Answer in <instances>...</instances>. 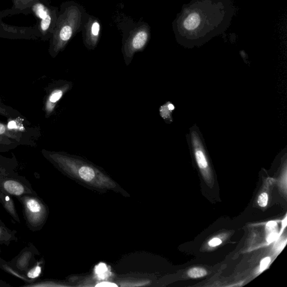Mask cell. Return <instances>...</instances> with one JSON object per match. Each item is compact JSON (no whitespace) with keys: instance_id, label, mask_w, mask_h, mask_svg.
I'll list each match as a JSON object with an SVG mask.
<instances>
[{"instance_id":"8fae6325","label":"cell","mask_w":287,"mask_h":287,"mask_svg":"<svg viewBox=\"0 0 287 287\" xmlns=\"http://www.w3.org/2000/svg\"><path fill=\"white\" fill-rule=\"evenodd\" d=\"M96 274L97 275L99 279H106L109 275V271L105 264L101 263L96 267Z\"/></svg>"},{"instance_id":"e0dca14e","label":"cell","mask_w":287,"mask_h":287,"mask_svg":"<svg viewBox=\"0 0 287 287\" xmlns=\"http://www.w3.org/2000/svg\"><path fill=\"white\" fill-rule=\"evenodd\" d=\"M100 29V25L97 22H95L92 27V34L95 36H98Z\"/></svg>"},{"instance_id":"7a4b0ae2","label":"cell","mask_w":287,"mask_h":287,"mask_svg":"<svg viewBox=\"0 0 287 287\" xmlns=\"http://www.w3.org/2000/svg\"><path fill=\"white\" fill-rule=\"evenodd\" d=\"M52 158L65 172L88 183L109 181L96 167L76 156L55 154Z\"/></svg>"},{"instance_id":"2e32d148","label":"cell","mask_w":287,"mask_h":287,"mask_svg":"<svg viewBox=\"0 0 287 287\" xmlns=\"http://www.w3.org/2000/svg\"><path fill=\"white\" fill-rule=\"evenodd\" d=\"M37 13L42 19L45 18L47 16V14L44 10V7L42 5H39L37 7Z\"/></svg>"},{"instance_id":"d6986e66","label":"cell","mask_w":287,"mask_h":287,"mask_svg":"<svg viewBox=\"0 0 287 287\" xmlns=\"http://www.w3.org/2000/svg\"><path fill=\"white\" fill-rule=\"evenodd\" d=\"M96 287H117V286L115 283H109V282H102L100 283L99 284L96 285Z\"/></svg>"},{"instance_id":"4fadbf2b","label":"cell","mask_w":287,"mask_h":287,"mask_svg":"<svg viewBox=\"0 0 287 287\" xmlns=\"http://www.w3.org/2000/svg\"><path fill=\"white\" fill-rule=\"evenodd\" d=\"M268 196L266 192L262 193L258 199V204L260 207H265L267 206Z\"/></svg>"},{"instance_id":"ba28073f","label":"cell","mask_w":287,"mask_h":287,"mask_svg":"<svg viewBox=\"0 0 287 287\" xmlns=\"http://www.w3.org/2000/svg\"><path fill=\"white\" fill-rule=\"evenodd\" d=\"M43 264V261H39L26 271L24 275L29 281V284L36 281L37 279L40 277L42 274Z\"/></svg>"},{"instance_id":"ac0fdd59","label":"cell","mask_w":287,"mask_h":287,"mask_svg":"<svg viewBox=\"0 0 287 287\" xmlns=\"http://www.w3.org/2000/svg\"><path fill=\"white\" fill-rule=\"evenodd\" d=\"M222 244V241L218 238H214L210 242H209V245L211 247H215Z\"/></svg>"},{"instance_id":"44dd1931","label":"cell","mask_w":287,"mask_h":287,"mask_svg":"<svg viewBox=\"0 0 287 287\" xmlns=\"http://www.w3.org/2000/svg\"><path fill=\"white\" fill-rule=\"evenodd\" d=\"M5 132V127L1 124H0V135Z\"/></svg>"},{"instance_id":"9a60e30c","label":"cell","mask_w":287,"mask_h":287,"mask_svg":"<svg viewBox=\"0 0 287 287\" xmlns=\"http://www.w3.org/2000/svg\"><path fill=\"white\" fill-rule=\"evenodd\" d=\"M270 262V258L269 257H267V258H264L262 260L260 263V271H263L265 269H266L267 267L268 266V265Z\"/></svg>"},{"instance_id":"ffe728a7","label":"cell","mask_w":287,"mask_h":287,"mask_svg":"<svg viewBox=\"0 0 287 287\" xmlns=\"http://www.w3.org/2000/svg\"><path fill=\"white\" fill-rule=\"evenodd\" d=\"M9 128L10 129H15L16 128V123L14 121H11L9 123Z\"/></svg>"},{"instance_id":"52a82bcc","label":"cell","mask_w":287,"mask_h":287,"mask_svg":"<svg viewBox=\"0 0 287 287\" xmlns=\"http://www.w3.org/2000/svg\"><path fill=\"white\" fill-rule=\"evenodd\" d=\"M16 230L7 228L5 225H0V245L9 246L12 241H18Z\"/></svg>"},{"instance_id":"8992f818","label":"cell","mask_w":287,"mask_h":287,"mask_svg":"<svg viewBox=\"0 0 287 287\" xmlns=\"http://www.w3.org/2000/svg\"><path fill=\"white\" fill-rule=\"evenodd\" d=\"M0 203L15 221L20 223V218L17 213L14 200L11 197V195L3 191L1 189H0Z\"/></svg>"},{"instance_id":"9c48e42d","label":"cell","mask_w":287,"mask_h":287,"mask_svg":"<svg viewBox=\"0 0 287 287\" xmlns=\"http://www.w3.org/2000/svg\"><path fill=\"white\" fill-rule=\"evenodd\" d=\"M148 39L147 33L141 31L137 33L133 40V47L135 50H140L142 48Z\"/></svg>"},{"instance_id":"30bf717a","label":"cell","mask_w":287,"mask_h":287,"mask_svg":"<svg viewBox=\"0 0 287 287\" xmlns=\"http://www.w3.org/2000/svg\"><path fill=\"white\" fill-rule=\"evenodd\" d=\"M207 274V272L203 268H194L188 271V275L191 278H199L204 277Z\"/></svg>"},{"instance_id":"7c38bea8","label":"cell","mask_w":287,"mask_h":287,"mask_svg":"<svg viewBox=\"0 0 287 287\" xmlns=\"http://www.w3.org/2000/svg\"><path fill=\"white\" fill-rule=\"evenodd\" d=\"M72 29L70 26L63 27L60 32V38L62 40L66 41L70 39L72 36Z\"/></svg>"},{"instance_id":"3957f363","label":"cell","mask_w":287,"mask_h":287,"mask_svg":"<svg viewBox=\"0 0 287 287\" xmlns=\"http://www.w3.org/2000/svg\"><path fill=\"white\" fill-rule=\"evenodd\" d=\"M23 206L24 217L28 228L36 232L42 229L48 217V207L36 194H25L16 197Z\"/></svg>"},{"instance_id":"277c9868","label":"cell","mask_w":287,"mask_h":287,"mask_svg":"<svg viewBox=\"0 0 287 287\" xmlns=\"http://www.w3.org/2000/svg\"><path fill=\"white\" fill-rule=\"evenodd\" d=\"M0 189L11 196L16 197L37 193L28 181L5 176H0Z\"/></svg>"},{"instance_id":"5bb4252c","label":"cell","mask_w":287,"mask_h":287,"mask_svg":"<svg viewBox=\"0 0 287 287\" xmlns=\"http://www.w3.org/2000/svg\"><path fill=\"white\" fill-rule=\"evenodd\" d=\"M51 17L48 16L44 19H42V22H41V28H42L43 31H46V30L49 28V26L51 23Z\"/></svg>"},{"instance_id":"5b68a950","label":"cell","mask_w":287,"mask_h":287,"mask_svg":"<svg viewBox=\"0 0 287 287\" xmlns=\"http://www.w3.org/2000/svg\"><path fill=\"white\" fill-rule=\"evenodd\" d=\"M37 252V249L32 245L31 247L26 248L17 258L9 263L10 266L19 273L24 275L26 271L36 263L32 262V260L35 259V255Z\"/></svg>"},{"instance_id":"6da1fadb","label":"cell","mask_w":287,"mask_h":287,"mask_svg":"<svg viewBox=\"0 0 287 287\" xmlns=\"http://www.w3.org/2000/svg\"><path fill=\"white\" fill-rule=\"evenodd\" d=\"M234 14L233 0H191L178 18L179 42L188 47L202 45L224 33Z\"/></svg>"},{"instance_id":"7402d4cb","label":"cell","mask_w":287,"mask_h":287,"mask_svg":"<svg viewBox=\"0 0 287 287\" xmlns=\"http://www.w3.org/2000/svg\"><path fill=\"white\" fill-rule=\"evenodd\" d=\"M0 225H5L4 223H3L1 220H0Z\"/></svg>"}]
</instances>
